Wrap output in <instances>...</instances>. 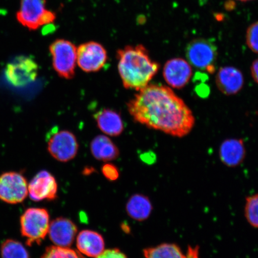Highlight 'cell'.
<instances>
[{"label": "cell", "instance_id": "6da1fadb", "mask_svg": "<svg viewBox=\"0 0 258 258\" xmlns=\"http://www.w3.org/2000/svg\"><path fill=\"white\" fill-rule=\"evenodd\" d=\"M127 108L135 121L171 136H186L195 126L191 109L169 87L147 85L128 102Z\"/></svg>", "mask_w": 258, "mask_h": 258}, {"label": "cell", "instance_id": "7a4b0ae2", "mask_svg": "<svg viewBox=\"0 0 258 258\" xmlns=\"http://www.w3.org/2000/svg\"><path fill=\"white\" fill-rule=\"evenodd\" d=\"M118 70L122 85L139 91L148 85L160 69L143 45L128 46L117 51Z\"/></svg>", "mask_w": 258, "mask_h": 258}, {"label": "cell", "instance_id": "3957f363", "mask_svg": "<svg viewBox=\"0 0 258 258\" xmlns=\"http://www.w3.org/2000/svg\"><path fill=\"white\" fill-rule=\"evenodd\" d=\"M20 226L21 234L28 246L40 244L48 233L49 214L44 208H29L21 216Z\"/></svg>", "mask_w": 258, "mask_h": 258}, {"label": "cell", "instance_id": "277c9868", "mask_svg": "<svg viewBox=\"0 0 258 258\" xmlns=\"http://www.w3.org/2000/svg\"><path fill=\"white\" fill-rule=\"evenodd\" d=\"M46 0H21L16 14L18 21L30 30H36L41 26L50 24L55 20L53 12L46 8Z\"/></svg>", "mask_w": 258, "mask_h": 258}, {"label": "cell", "instance_id": "5b68a950", "mask_svg": "<svg viewBox=\"0 0 258 258\" xmlns=\"http://www.w3.org/2000/svg\"><path fill=\"white\" fill-rule=\"evenodd\" d=\"M53 67L59 77L70 80L75 76L77 48L72 42L58 39L49 47Z\"/></svg>", "mask_w": 258, "mask_h": 258}, {"label": "cell", "instance_id": "8992f818", "mask_svg": "<svg viewBox=\"0 0 258 258\" xmlns=\"http://www.w3.org/2000/svg\"><path fill=\"white\" fill-rule=\"evenodd\" d=\"M185 55L191 66L209 73L214 72L218 49L214 42L205 38L193 40L186 46Z\"/></svg>", "mask_w": 258, "mask_h": 258}, {"label": "cell", "instance_id": "52a82bcc", "mask_svg": "<svg viewBox=\"0 0 258 258\" xmlns=\"http://www.w3.org/2000/svg\"><path fill=\"white\" fill-rule=\"evenodd\" d=\"M38 66L32 58L19 56L9 63L5 70L6 80L15 87H24L36 80Z\"/></svg>", "mask_w": 258, "mask_h": 258}, {"label": "cell", "instance_id": "ba28073f", "mask_svg": "<svg viewBox=\"0 0 258 258\" xmlns=\"http://www.w3.org/2000/svg\"><path fill=\"white\" fill-rule=\"evenodd\" d=\"M28 194L27 180L22 174L9 172L0 175V200L8 204L23 202Z\"/></svg>", "mask_w": 258, "mask_h": 258}, {"label": "cell", "instance_id": "9c48e42d", "mask_svg": "<svg viewBox=\"0 0 258 258\" xmlns=\"http://www.w3.org/2000/svg\"><path fill=\"white\" fill-rule=\"evenodd\" d=\"M77 62L83 72L95 73L103 69L108 60L107 52L102 44L90 41L77 48Z\"/></svg>", "mask_w": 258, "mask_h": 258}, {"label": "cell", "instance_id": "30bf717a", "mask_svg": "<svg viewBox=\"0 0 258 258\" xmlns=\"http://www.w3.org/2000/svg\"><path fill=\"white\" fill-rule=\"evenodd\" d=\"M47 148L54 159L60 162H67L76 156L79 144L72 132L64 130L57 131L48 140Z\"/></svg>", "mask_w": 258, "mask_h": 258}, {"label": "cell", "instance_id": "8fae6325", "mask_svg": "<svg viewBox=\"0 0 258 258\" xmlns=\"http://www.w3.org/2000/svg\"><path fill=\"white\" fill-rule=\"evenodd\" d=\"M57 184L55 178L46 170H41L28 184L29 196L32 201H53L57 198Z\"/></svg>", "mask_w": 258, "mask_h": 258}, {"label": "cell", "instance_id": "7c38bea8", "mask_svg": "<svg viewBox=\"0 0 258 258\" xmlns=\"http://www.w3.org/2000/svg\"><path fill=\"white\" fill-rule=\"evenodd\" d=\"M163 77L168 85L174 89H182L189 82L192 69L188 61L182 58H173L164 64Z\"/></svg>", "mask_w": 258, "mask_h": 258}, {"label": "cell", "instance_id": "4fadbf2b", "mask_svg": "<svg viewBox=\"0 0 258 258\" xmlns=\"http://www.w3.org/2000/svg\"><path fill=\"white\" fill-rule=\"evenodd\" d=\"M215 82L219 91L223 94L234 95L243 88L244 76L237 68L223 67L219 70Z\"/></svg>", "mask_w": 258, "mask_h": 258}, {"label": "cell", "instance_id": "5bb4252c", "mask_svg": "<svg viewBox=\"0 0 258 258\" xmlns=\"http://www.w3.org/2000/svg\"><path fill=\"white\" fill-rule=\"evenodd\" d=\"M77 232L74 222L69 219L58 218L50 222L48 233L55 246L68 247L73 244Z\"/></svg>", "mask_w": 258, "mask_h": 258}, {"label": "cell", "instance_id": "9a60e30c", "mask_svg": "<svg viewBox=\"0 0 258 258\" xmlns=\"http://www.w3.org/2000/svg\"><path fill=\"white\" fill-rule=\"evenodd\" d=\"M246 154V148L241 139H227L219 148V155L221 162L228 167L240 166L243 162Z\"/></svg>", "mask_w": 258, "mask_h": 258}, {"label": "cell", "instance_id": "2e32d148", "mask_svg": "<svg viewBox=\"0 0 258 258\" xmlns=\"http://www.w3.org/2000/svg\"><path fill=\"white\" fill-rule=\"evenodd\" d=\"M77 247L80 253L96 258L104 252L105 242L102 235L96 232L83 230L77 236Z\"/></svg>", "mask_w": 258, "mask_h": 258}, {"label": "cell", "instance_id": "e0dca14e", "mask_svg": "<svg viewBox=\"0 0 258 258\" xmlns=\"http://www.w3.org/2000/svg\"><path fill=\"white\" fill-rule=\"evenodd\" d=\"M95 118L100 130L109 136H119L124 131L121 115L112 109H102L96 113Z\"/></svg>", "mask_w": 258, "mask_h": 258}, {"label": "cell", "instance_id": "ac0fdd59", "mask_svg": "<svg viewBox=\"0 0 258 258\" xmlns=\"http://www.w3.org/2000/svg\"><path fill=\"white\" fill-rule=\"evenodd\" d=\"M90 150L95 159L104 161L117 159L120 154L115 144L104 135H99L93 139L90 144Z\"/></svg>", "mask_w": 258, "mask_h": 258}, {"label": "cell", "instance_id": "d6986e66", "mask_svg": "<svg viewBox=\"0 0 258 258\" xmlns=\"http://www.w3.org/2000/svg\"><path fill=\"white\" fill-rule=\"evenodd\" d=\"M153 211V205L147 196L135 195L131 197L126 205L129 217L138 221H143L149 218Z\"/></svg>", "mask_w": 258, "mask_h": 258}, {"label": "cell", "instance_id": "ffe728a7", "mask_svg": "<svg viewBox=\"0 0 258 258\" xmlns=\"http://www.w3.org/2000/svg\"><path fill=\"white\" fill-rule=\"evenodd\" d=\"M144 254L145 258H185L181 248L175 243H162L147 248Z\"/></svg>", "mask_w": 258, "mask_h": 258}, {"label": "cell", "instance_id": "44dd1931", "mask_svg": "<svg viewBox=\"0 0 258 258\" xmlns=\"http://www.w3.org/2000/svg\"><path fill=\"white\" fill-rule=\"evenodd\" d=\"M0 252L2 258H30V254L23 244L14 239L3 241Z\"/></svg>", "mask_w": 258, "mask_h": 258}, {"label": "cell", "instance_id": "7402d4cb", "mask_svg": "<svg viewBox=\"0 0 258 258\" xmlns=\"http://www.w3.org/2000/svg\"><path fill=\"white\" fill-rule=\"evenodd\" d=\"M244 213L248 224L251 227L258 229V193L247 197Z\"/></svg>", "mask_w": 258, "mask_h": 258}, {"label": "cell", "instance_id": "603a6c76", "mask_svg": "<svg viewBox=\"0 0 258 258\" xmlns=\"http://www.w3.org/2000/svg\"><path fill=\"white\" fill-rule=\"evenodd\" d=\"M41 258H85L80 251L52 246L47 248Z\"/></svg>", "mask_w": 258, "mask_h": 258}, {"label": "cell", "instance_id": "cb8c5ba5", "mask_svg": "<svg viewBox=\"0 0 258 258\" xmlns=\"http://www.w3.org/2000/svg\"><path fill=\"white\" fill-rule=\"evenodd\" d=\"M246 44L253 52L258 54V22L248 28L246 35Z\"/></svg>", "mask_w": 258, "mask_h": 258}, {"label": "cell", "instance_id": "d4e9b609", "mask_svg": "<svg viewBox=\"0 0 258 258\" xmlns=\"http://www.w3.org/2000/svg\"><path fill=\"white\" fill-rule=\"evenodd\" d=\"M103 174L109 180H115L119 176L118 170L114 165L112 164H105L102 166Z\"/></svg>", "mask_w": 258, "mask_h": 258}, {"label": "cell", "instance_id": "484cf974", "mask_svg": "<svg viewBox=\"0 0 258 258\" xmlns=\"http://www.w3.org/2000/svg\"><path fill=\"white\" fill-rule=\"evenodd\" d=\"M96 258H127L125 254L117 249L104 250L101 254Z\"/></svg>", "mask_w": 258, "mask_h": 258}, {"label": "cell", "instance_id": "4316f807", "mask_svg": "<svg viewBox=\"0 0 258 258\" xmlns=\"http://www.w3.org/2000/svg\"><path fill=\"white\" fill-rule=\"evenodd\" d=\"M199 247L198 246H189L185 254V258H201L200 257Z\"/></svg>", "mask_w": 258, "mask_h": 258}, {"label": "cell", "instance_id": "83f0119b", "mask_svg": "<svg viewBox=\"0 0 258 258\" xmlns=\"http://www.w3.org/2000/svg\"><path fill=\"white\" fill-rule=\"evenodd\" d=\"M251 77L254 82L258 84V58L254 60L250 68Z\"/></svg>", "mask_w": 258, "mask_h": 258}, {"label": "cell", "instance_id": "f1b7e54d", "mask_svg": "<svg viewBox=\"0 0 258 258\" xmlns=\"http://www.w3.org/2000/svg\"><path fill=\"white\" fill-rule=\"evenodd\" d=\"M141 159L145 163L148 164L153 163L155 158L153 156V154L151 153H145L142 155Z\"/></svg>", "mask_w": 258, "mask_h": 258}, {"label": "cell", "instance_id": "f546056e", "mask_svg": "<svg viewBox=\"0 0 258 258\" xmlns=\"http://www.w3.org/2000/svg\"><path fill=\"white\" fill-rule=\"evenodd\" d=\"M238 1L245 2L250 1V0H238Z\"/></svg>", "mask_w": 258, "mask_h": 258}]
</instances>
